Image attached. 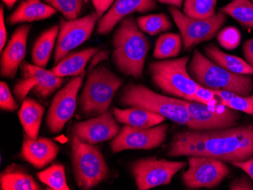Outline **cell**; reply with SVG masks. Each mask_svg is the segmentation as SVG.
Listing matches in <instances>:
<instances>
[{
    "label": "cell",
    "mask_w": 253,
    "mask_h": 190,
    "mask_svg": "<svg viewBox=\"0 0 253 190\" xmlns=\"http://www.w3.org/2000/svg\"><path fill=\"white\" fill-rule=\"evenodd\" d=\"M188 169L182 174L187 190L212 189L219 185L230 173L225 161L206 156H188Z\"/></svg>",
    "instance_id": "30bf717a"
},
{
    "label": "cell",
    "mask_w": 253,
    "mask_h": 190,
    "mask_svg": "<svg viewBox=\"0 0 253 190\" xmlns=\"http://www.w3.org/2000/svg\"><path fill=\"white\" fill-rule=\"evenodd\" d=\"M157 7L156 0H116L100 19L97 25L99 35L109 34L124 18L135 12L144 13Z\"/></svg>",
    "instance_id": "e0dca14e"
},
{
    "label": "cell",
    "mask_w": 253,
    "mask_h": 190,
    "mask_svg": "<svg viewBox=\"0 0 253 190\" xmlns=\"http://www.w3.org/2000/svg\"><path fill=\"white\" fill-rule=\"evenodd\" d=\"M57 10L41 0H25L21 2L15 12L8 17V23L16 24L41 21L55 15Z\"/></svg>",
    "instance_id": "44dd1931"
},
{
    "label": "cell",
    "mask_w": 253,
    "mask_h": 190,
    "mask_svg": "<svg viewBox=\"0 0 253 190\" xmlns=\"http://www.w3.org/2000/svg\"><path fill=\"white\" fill-rule=\"evenodd\" d=\"M98 19L97 14L93 12L72 21H68L65 18L60 20L59 36L54 55L55 64L59 63L72 49L90 38Z\"/></svg>",
    "instance_id": "4fadbf2b"
},
{
    "label": "cell",
    "mask_w": 253,
    "mask_h": 190,
    "mask_svg": "<svg viewBox=\"0 0 253 190\" xmlns=\"http://www.w3.org/2000/svg\"><path fill=\"white\" fill-rule=\"evenodd\" d=\"M241 40V35L237 28L230 27L221 31L217 35V41L226 49L237 47Z\"/></svg>",
    "instance_id": "836d02e7"
},
{
    "label": "cell",
    "mask_w": 253,
    "mask_h": 190,
    "mask_svg": "<svg viewBox=\"0 0 253 190\" xmlns=\"http://www.w3.org/2000/svg\"><path fill=\"white\" fill-rule=\"evenodd\" d=\"M183 104L194 119L198 130H221L235 127L240 118L238 111L221 104L207 106L186 100H183Z\"/></svg>",
    "instance_id": "9a60e30c"
},
{
    "label": "cell",
    "mask_w": 253,
    "mask_h": 190,
    "mask_svg": "<svg viewBox=\"0 0 253 190\" xmlns=\"http://www.w3.org/2000/svg\"><path fill=\"white\" fill-rule=\"evenodd\" d=\"M188 165L185 161H172L149 157L136 160L130 164V171L138 190H148L169 185L179 171Z\"/></svg>",
    "instance_id": "ba28073f"
},
{
    "label": "cell",
    "mask_w": 253,
    "mask_h": 190,
    "mask_svg": "<svg viewBox=\"0 0 253 190\" xmlns=\"http://www.w3.org/2000/svg\"><path fill=\"white\" fill-rule=\"evenodd\" d=\"M220 12L230 15L246 28H253V2L251 0H233Z\"/></svg>",
    "instance_id": "83f0119b"
},
{
    "label": "cell",
    "mask_w": 253,
    "mask_h": 190,
    "mask_svg": "<svg viewBox=\"0 0 253 190\" xmlns=\"http://www.w3.org/2000/svg\"><path fill=\"white\" fill-rule=\"evenodd\" d=\"M138 27L143 32L155 36L171 29L172 24L167 15L160 13L139 17L136 19Z\"/></svg>",
    "instance_id": "4dcf8cb0"
},
{
    "label": "cell",
    "mask_w": 253,
    "mask_h": 190,
    "mask_svg": "<svg viewBox=\"0 0 253 190\" xmlns=\"http://www.w3.org/2000/svg\"><path fill=\"white\" fill-rule=\"evenodd\" d=\"M31 26L23 25L15 30L1 55V76L13 79L26 55L27 40Z\"/></svg>",
    "instance_id": "ac0fdd59"
},
{
    "label": "cell",
    "mask_w": 253,
    "mask_h": 190,
    "mask_svg": "<svg viewBox=\"0 0 253 190\" xmlns=\"http://www.w3.org/2000/svg\"><path fill=\"white\" fill-rule=\"evenodd\" d=\"M251 1H253V0H251Z\"/></svg>",
    "instance_id": "bcb514c9"
},
{
    "label": "cell",
    "mask_w": 253,
    "mask_h": 190,
    "mask_svg": "<svg viewBox=\"0 0 253 190\" xmlns=\"http://www.w3.org/2000/svg\"><path fill=\"white\" fill-rule=\"evenodd\" d=\"M211 91L216 97L219 98L220 101H227L237 95L232 92L221 90V89H211Z\"/></svg>",
    "instance_id": "7bdbcfd3"
},
{
    "label": "cell",
    "mask_w": 253,
    "mask_h": 190,
    "mask_svg": "<svg viewBox=\"0 0 253 190\" xmlns=\"http://www.w3.org/2000/svg\"><path fill=\"white\" fill-rule=\"evenodd\" d=\"M161 3L168 4L170 5V6L177 7L180 8L181 7L182 3H183V0H157Z\"/></svg>",
    "instance_id": "ee69618b"
},
{
    "label": "cell",
    "mask_w": 253,
    "mask_h": 190,
    "mask_svg": "<svg viewBox=\"0 0 253 190\" xmlns=\"http://www.w3.org/2000/svg\"><path fill=\"white\" fill-rule=\"evenodd\" d=\"M232 164L245 171L246 174H248L250 178L253 181V156L250 159L247 160V161L234 163V164Z\"/></svg>",
    "instance_id": "60d3db41"
},
{
    "label": "cell",
    "mask_w": 253,
    "mask_h": 190,
    "mask_svg": "<svg viewBox=\"0 0 253 190\" xmlns=\"http://www.w3.org/2000/svg\"><path fill=\"white\" fill-rule=\"evenodd\" d=\"M109 59V52L107 50H102L98 52L91 59L89 69H92L97 66L98 64L102 61L107 60Z\"/></svg>",
    "instance_id": "b9f144b4"
},
{
    "label": "cell",
    "mask_w": 253,
    "mask_h": 190,
    "mask_svg": "<svg viewBox=\"0 0 253 190\" xmlns=\"http://www.w3.org/2000/svg\"><path fill=\"white\" fill-rule=\"evenodd\" d=\"M169 11L180 31L183 47L187 50L213 39L227 20L225 14L221 12L206 19H194L184 15L177 7L170 6Z\"/></svg>",
    "instance_id": "9c48e42d"
},
{
    "label": "cell",
    "mask_w": 253,
    "mask_h": 190,
    "mask_svg": "<svg viewBox=\"0 0 253 190\" xmlns=\"http://www.w3.org/2000/svg\"><path fill=\"white\" fill-rule=\"evenodd\" d=\"M44 111L43 106L32 98L26 97L22 102V106L18 111V117L25 134L30 138H38Z\"/></svg>",
    "instance_id": "603a6c76"
},
{
    "label": "cell",
    "mask_w": 253,
    "mask_h": 190,
    "mask_svg": "<svg viewBox=\"0 0 253 190\" xmlns=\"http://www.w3.org/2000/svg\"><path fill=\"white\" fill-rule=\"evenodd\" d=\"M220 104L253 116V93L248 96L237 95L227 101H220Z\"/></svg>",
    "instance_id": "d6a6232c"
},
{
    "label": "cell",
    "mask_w": 253,
    "mask_h": 190,
    "mask_svg": "<svg viewBox=\"0 0 253 190\" xmlns=\"http://www.w3.org/2000/svg\"><path fill=\"white\" fill-rule=\"evenodd\" d=\"M0 50L2 51L7 39V31L4 19V8L2 5L0 8Z\"/></svg>",
    "instance_id": "f35d334b"
},
{
    "label": "cell",
    "mask_w": 253,
    "mask_h": 190,
    "mask_svg": "<svg viewBox=\"0 0 253 190\" xmlns=\"http://www.w3.org/2000/svg\"><path fill=\"white\" fill-rule=\"evenodd\" d=\"M181 36L175 33H166L161 35L155 44L153 55L156 59L177 57L181 51Z\"/></svg>",
    "instance_id": "4316f807"
},
{
    "label": "cell",
    "mask_w": 253,
    "mask_h": 190,
    "mask_svg": "<svg viewBox=\"0 0 253 190\" xmlns=\"http://www.w3.org/2000/svg\"><path fill=\"white\" fill-rule=\"evenodd\" d=\"M122 83V79L106 66L90 69L80 98L82 113L86 116L104 114Z\"/></svg>",
    "instance_id": "8992f818"
},
{
    "label": "cell",
    "mask_w": 253,
    "mask_h": 190,
    "mask_svg": "<svg viewBox=\"0 0 253 190\" xmlns=\"http://www.w3.org/2000/svg\"><path fill=\"white\" fill-rule=\"evenodd\" d=\"M19 107L5 82L0 83V108L2 110L14 112Z\"/></svg>",
    "instance_id": "e575fe53"
},
{
    "label": "cell",
    "mask_w": 253,
    "mask_h": 190,
    "mask_svg": "<svg viewBox=\"0 0 253 190\" xmlns=\"http://www.w3.org/2000/svg\"><path fill=\"white\" fill-rule=\"evenodd\" d=\"M245 61L253 68V38L246 41L243 46Z\"/></svg>",
    "instance_id": "ab89813d"
},
{
    "label": "cell",
    "mask_w": 253,
    "mask_h": 190,
    "mask_svg": "<svg viewBox=\"0 0 253 190\" xmlns=\"http://www.w3.org/2000/svg\"><path fill=\"white\" fill-rule=\"evenodd\" d=\"M167 154L206 156L231 164L247 161L253 156V125L180 132L172 138Z\"/></svg>",
    "instance_id": "6da1fadb"
},
{
    "label": "cell",
    "mask_w": 253,
    "mask_h": 190,
    "mask_svg": "<svg viewBox=\"0 0 253 190\" xmlns=\"http://www.w3.org/2000/svg\"><path fill=\"white\" fill-rule=\"evenodd\" d=\"M187 69L195 81L208 89L227 90L242 96H248L253 93L251 75L229 72L200 51L194 50Z\"/></svg>",
    "instance_id": "277c9868"
},
{
    "label": "cell",
    "mask_w": 253,
    "mask_h": 190,
    "mask_svg": "<svg viewBox=\"0 0 253 190\" xmlns=\"http://www.w3.org/2000/svg\"><path fill=\"white\" fill-rule=\"evenodd\" d=\"M189 56H183L176 59L153 61L148 65L152 81L165 94L193 102L200 84L189 73Z\"/></svg>",
    "instance_id": "5b68a950"
},
{
    "label": "cell",
    "mask_w": 253,
    "mask_h": 190,
    "mask_svg": "<svg viewBox=\"0 0 253 190\" xmlns=\"http://www.w3.org/2000/svg\"><path fill=\"white\" fill-rule=\"evenodd\" d=\"M217 0H185L183 14L194 19H206L216 14Z\"/></svg>",
    "instance_id": "f546056e"
},
{
    "label": "cell",
    "mask_w": 253,
    "mask_h": 190,
    "mask_svg": "<svg viewBox=\"0 0 253 190\" xmlns=\"http://www.w3.org/2000/svg\"><path fill=\"white\" fill-rule=\"evenodd\" d=\"M21 80L14 87V93L20 102H23L31 90L42 98L50 96L59 89L65 78L57 76L52 71L24 62L21 67Z\"/></svg>",
    "instance_id": "8fae6325"
},
{
    "label": "cell",
    "mask_w": 253,
    "mask_h": 190,
    "mask_svg": "<svg viewBox=\"0 0 253 190\" xmlns=\"http://www.w3.org/2000/svg\"><path fill=\"white\" fill-rule=\"evenodd\" d=\"M215 97L211 89H208L200 85L195 93L193 102L211 106V105L215 104Z\"/></svg>",
    "instance_id": "d590c367"
},
{
    "label": "cell",
    "mask_w": 253,
    "mask_h": 190,
    "mask_svg": "<svg viewBox=\"0 0 253 190\" xmlns=\"http://www.w3.org/2000/svg\"><path fill=\"white\" fill-rule=\"evenodd\" d=\"M116 0H92L93 6L96 10L99 19L105 15L108 10L111 8Z\"/></svg>",
    "instance_id": "74e56055"
},
{
    "label": "cell",
    "mask_w": 253,
    "mask_h": 190,
    "mask_svg": "<svg viewBox=\"0 0 253 190\" xmlns=\"http://www.w3.org/2000/svg\"><path fill=\"white\" fill-rule=\"evenodd\" d=\"M209 59L229 72L239 75H253V68L245 60L221 51L214 44H209L204 49Z\"/></svg>",
    "instance_id": "d4e9b609"
},
{
    "label": "cell",
    "mask_w": 253,
    "mask_h": 190,
    "mask_svg": "<svg viewBox=\"0 0 253 190\" xmlns=\"http://www.w3.org/2000/svg\"><path fill=\"white\" fill-rule=\"evenodd\" d=\"M113 114L121 124L136 128H150L166 120L163 116L141 108L130 107L125 109L114 108Z\"/></svg>",
    "instance_id": "ffe728a7"
},
{
    "label": "cell",
    "mask_w": 253,
    "mask_h": 190,
    "mask_svg": "<svg viewBox=\"0 0 253 190\" xmlns=\"http://www.w3.org/2000/svg\"><path fill=\"white\" fill-rule=\"evenodd\" d=\"M60 149L52 140L45 137L34 140L25 135L21 147L23 159L41 169L50 164L59 154Z\"/></svg>",
    "instance_id": "d6986e66"
},
{
    "label": "cell",
    "mask_w": 253,
    "mask_h": 190,
    "mask_svg": "<svg viewBox=\"0 0 253 190\" xmlns=\"http://www.w3.org/2000/svg\"><path fill=\"white\" fill-rule=\"evenodd\" d=\"M84 75L75 76L54 96L48 111L45 123L52 133L63 130L76 110L77 96L83 83Z\"/></svg>",
    "instance_id": "5bb4252c"
},
{
    "label": "cell",
    "mask_w": 253,
    "mask_h": 190,
    "mask_svg": "<svg viewBox=\"0 0 253 190\" xmlns=\"http://www.w3.org/2000/svg\"><path fill=\"white\" fill-rule=\"evenodd\" d=\"M0 187L2 190H42L31 174L15 164L1 173Z\"/></svg>",
    "instance_id": "cb8c5ba5"
},
{
    "label": "cell",
    "mask_w": 253,
    "mask_h": 190,
    "mask_svg": "<svg viewBox=\"0 0 253 190\" xmlns=\"http://www.w3.org/2000/svg\"><path fill=\"white\" fill-rule=\"evenodd\" d=\"M48 5L62 14L68 21L78 19L82 12L83 0H45Z\"/></svg>",
    "instance_id": "1f68e13d"
},
{
    "label": "cell",
    "mask_w": 253,
    "mask_h": 190,
    "mask_svg": "<svg viewBox=\"0 0 253 190\" xmlns=\"http://www.w3.org/2000/svg\"><path fill=\"white\" fill-rule=\"evenodd\" d=\"M119 104L126 107L141 108L160 114L189 130H198L183 99L158 94L143 84L129 83L122 87L119 96Z\"/></svg>",
    "instance_id": "3957f363"
},
{
    "label": "cell",
    "mask_w": 253,
    "mask_h": 190,
    "mask_svg": "<svg viewBox=\"0 0 253 190\" xmlns=\"http://www.w3.org/2000/svg\"><path fill=\"white\" fill-rule=\"evenodd\" d=\"M169 125L160 124L150 128H136L125 125L111 142L113 153L129 150H153L166 141Z\"/></svg>",
    "instance_id": "7c38bea8"
},
{
    "label": "cell",
    "mask_w": 253,
    "mask_h": 190,
    "mask_svg": "<svg viewBox=\"0 0 253 190\" xmlns=\"http://www.w3.org/2000/svg\"><path fill=\"white\" fill-rule=\"evenodd\" d=\"M41 182L54 190H69L67 184L65 167L62 164H53L37 174Z\"/></svg>",
    "instance_id": "f1b7e54d"
},
{
    "label": "cell",
    "mask_w": 253,
    "mask_h": 190,
    "mask_svg": "<svg viewBox=\"0 0 253 190\" xmlns=\"http://www.w3.org/2000/svg\"><path fill=\"white\" fill-rule=\"evenodd\" d=\"M98 52V48H88L80 52L67 55L51 71L57 76L62 77L84 75L86 65Z\"/></svg>",
    "instance_id": "7402d4cb"
},
{
    "label": "cell",
    "mask_w": 253,
    "mask_h": 190,
    "mask_svg": "<svg viewBox=\"0 0 253 190\" xmlns=\"http://www.w3.org/2000/svg\"><path fill=\"white\" fill-rule=\"evenodd\" d=\"M231 190H253V181L250 176L244 175L234 179L229 185Z\"/></svg>",
    "instance_id": "8d00e7d4"
},
{
    "label": "cell",
    "mask_w": 253,
    "mask_h": 190,
    "mask_svg": "<svg viewBox=\"0 0 253 190\" xmlns=\"http://www.w3.org/2000/svg\"><path fill=\"white\" fill-rule=\"evenodd\" d=\"M119 131V124L109 111L96 117L76 123L73 129L74 133L81 140L91 145L113 140Z\"/></svg>",
    "instance_id": "2e32d148"
},
{
    "label": "cell",
    "mask_w": 253,
    "mask_h": 190,
    "mask_svg": "<svg viewBox=\"0 0 253 190\" xmlns=\"http://www.w3.org/2000/svg\"><path fill=\"white\" fill-rule=\"evenodd\" d=\"M72 150L74 173L80 188L91 190L106 180L109 167L99 148L85 143L73 133Z\"/></svg>",
    "instance_id": "52a82bcc"
},
{
    "label": "cell",
    "mask_w": 253,
    "mask_h": 190,
    "mask_svg": "<svg viewBox=\"0 0 253 190\" xmlns=\"http://www.w3.org/2000/svg\"><path fill=\"white\" fill-rule=\"evenodd\" d=\"M2 1H3L4 3L6 5V6L8 7V8H11V7H13V5L16 3L18 0H2Z\"/></svg>",
    "instance_id": "f6af8a7d"
},
{
    "label": "cell",
    "mask_w": 253,
    "mask_h": 190,
    "mask_svg": "<svg viewBox=\"0 0 253 190\" xmlns=\"http://www.w3.org/2000/svg\"><path fill=\"white\" fill-rule=\"evenodd\" d=\"M59 33V25H54L42 33L38 38L32 50V62L34 65L45 69L50 59Z\"/></svg>",
    "instance_id": "484cf974"
},
{
    "label": "cell",
    "mask_w": 253,
    "mask_h": 190,
    "mask_svg": "<svg viewBox=\"0 0 253 190\" xmlns=\"http://www.w3.org/2000/svg\"><path fill=\"white\" fill-rule=\"evenodd\" d=\"M112 46V62L118 70L126 76L140 79L150 43L133 17L120 21L113 35Z\"/></svg>",
    "instance_id": "7a4b0ae2"
}]
</instances>
